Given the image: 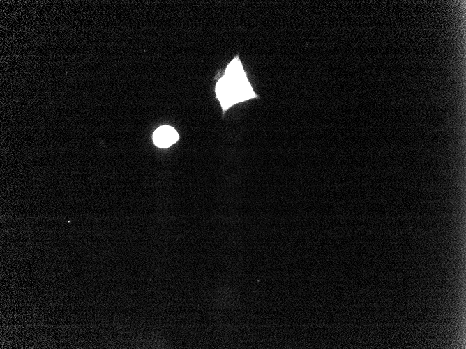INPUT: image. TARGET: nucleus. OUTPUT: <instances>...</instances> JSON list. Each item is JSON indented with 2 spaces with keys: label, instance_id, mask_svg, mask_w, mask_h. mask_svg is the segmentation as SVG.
Segmentation results:
<instances>
[{
  "label": "nucleus",
  "instance_id": "f257e3e1",
  "mask_svg": "<svg viewBox=\"0 0 466 349\" xmlns=\"http://www.w3.org/2000/svg\"><path fill=\"white\" fill-rule=\"evenodd\" d=\"M215 94L220 103L223 117L235 104L259 98L248 79L239 55L232 59L223 75L218 79Z\"/></svg>",
  "mask_w": 466,
  "mask_h": 349
},
{
  "label": "nucleus",
  "instance_id": "f03ea898",
  "mask_svg": "<svg viewBox=\"0 0 466 349\" xmlns=\"http://www.w3.org/2000/svg\"><path fill=\"white\" fill-rule=\"evenodd\" d=\"M179 138L177 131L174 127L168 125L159 127L153 134L154 144L163 148H168L175 144Z\"/></svg>",
  "mask_w": 466,
  "mask_h": 349
}]
</instances>
